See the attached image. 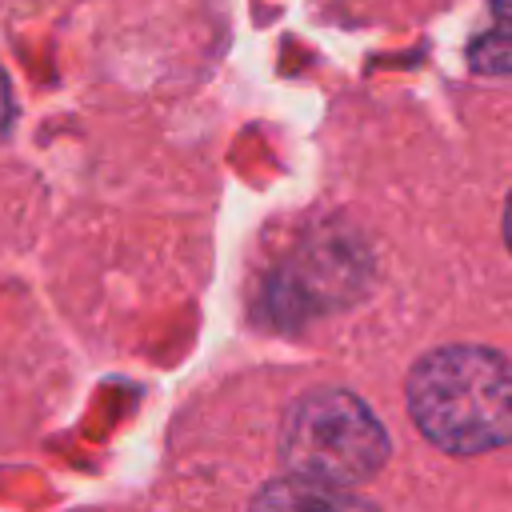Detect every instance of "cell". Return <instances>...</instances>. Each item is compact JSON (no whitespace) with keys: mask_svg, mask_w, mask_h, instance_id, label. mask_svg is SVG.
<instances>
[{"mask_svg":"<svg viewBox=\"0 0 512 512\" xmlns=\"http://www.w3.org/2000/svg\"><path fill=\"white\" fill-rule=\"evenodd\" d=\"M408 412L444 452L504 448L512 444V364L472 344L428 352L408 376Z\"/></svg>","mask_w":512,"mask_h":512,"instance_id":"cell-1","label":"cell"},{"mask_svg":"<svg viewBox=\"0 0 512 512\" xmlns=\"http://www.w3.org/2000/svg\"><path fill=\"white\" fill-rule=\"evenodd\" d=\"M504 236H508V248H512V196H508V208H504Z\"/></svg>","mask_w":512,"mask_h":512,"instance_id":"cell-5","label":"cell"},{"mask_svg":"<svg viewBox=\"0 0 512 512\" xmlns=\"http://www.w3.org/2000/svg\"><path fill=\"white\" fill-rule=\"evenodd\" d=\"M8 112H12V96H8V80H4V72H0V128L8 124Z\"/></svg>","mask_w":512,"mask_h":512,"instance_id":"cell-4","label":"cell"},{"mask_svg":"<svg viewBox=\"0 0 512 512\" xmlns=\"http://www.w3.org/2000/svg\"><path fill=\"white\" fill-rule=\"evenodd\" d=\"M472 64L484 72H512V0H496V24L472 44Z\"/></svg>","mask_w":512,"mask_h":512,"instance_id":"cell-3","label":"cell"},{"mask_svg":"<svg viewBox=\"0 0 512 512\" xmlns=\"http://www.w3.org/2000/svg\"><path fill=\"white\" fill-rule=\"evenodd\" d=\"M280 456L296 480L344 492L384 464L388 436L352 392L320 388L292 404L280 428Z\"/></svg>","mask_w":512,"mask_h":512,"instance_id":"cell-2","label":"cell"}]
</instances>
